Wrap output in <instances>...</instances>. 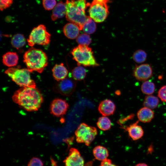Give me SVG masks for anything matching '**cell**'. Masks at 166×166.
<instances>
[{
    "mask_svg": "<svg viewBox=\"0 0 166 166\" xmlns=\"http://www.w3.org/2000/svg\"><path fill=\"white\" fill-rule=\"evenodd\" d=\"M16 103L28 111L38 110L43 101L40 91L36 88L21 87L16 91L12 96Z\"/></svg>",
    "mask_w": 166,
    "mask_h": 166,
    "instance_id": "6da1fadb",
    "label": "cell"
},
{
    "mask_svg": "<svg viewBox=\"0 0 166 166\" xmlns=\"http://www.w3.org/2000/svg\"><path fill=\"white\" fill-rule=\"evenodd\" d=\"M66 20L77 25L80 30L89 16L86 15L85 0H66Z\"/></svg>",
    "mask_w": 166,
    "mask_h": 166,
    "instance_id": "7a4b0ae2",
    "label": "cell"
},
{
    "mask_svg": "<svg viewBox=\"0 0 166 166\" xmlns=\"http://www.w3.org/2000/svg\"><path fill=\"white\" fill-rule=\"evenodd\" d=\"M23 61L31 73H41L48 64V58L42 50L32 47L25 53Z\"/></svg>",
    "mask_w": 166,
    "mask_h": 166,
    "instance_id": "3957f363",
    "label": "cell"
},
{
    "mask_svg": "<svg viewBox=\"0 0 166 166\" xmlns=\"http://www.w3.org/2000/svg\"><path fill=\"white\" fill-rule=\"evenodd\" d=\"M71 53L78 65L94 67L99 65L91 48L88 46L79 45L73 49Z\"/></svg>",
    "mask_w": 166,
    "mask_h": 166,
    "instance_id": "277c9868",
    "label": "cell"
},
{
    "mask_svg": "<svg viewBox=\"0 0 166 166\" xmlns=\"http://www.w3.org/2000/svg\"><path fill=\"white\" fill-rule=\"evenodd\" d=\"M5 73L13 81L21 87L36 88L35 83L31 79V72L28 69L10 67Z\"/></svg>",
    "mask_w": 166,
    "mask_h": 166,
    "instance_id": "5b68a950",
    "label": "cell"
},
{
    "mask_svg": "<svg viewBox=\"0 0 166 166\" xmlns=\"http://www.w3.org/2000/svg\"><path fill=\"white\" fill-rule=\"evenodd\" d=\"M109 0H93L90 5V17L96 22H103L109 14L108 3Z\"/></svg>",
    "mask_w": 166,
    "mask_h": 166,
    "instance_id": "8992f818",
    "label": "cell"
},
{
    "mask_svg": "<svg viewBox=\"0 0 166 166\" xmlns=\"http://www.w3.org/2000/svg\"><path fill=\"white\" fill-rule=\"evenodd\" d=\"M50 37L51 35L45 26L40 25L33 29L27 41L28 45L31 47L35 44L46 45L49 43Z\"/></svg>",
    "mask_w": 166,
    "mask_h": 166,
    "instance_id": "52a82bcc",
    "label": "cell"
},
{
    "mask_svg": "<svg viewBox=\"0 0 166 166\" xmlns=\"http://www.w3.org/2000/svg\"><path fill=\"white\" fill-rule=\"evenodd\" d=\"M75 134L78 143H84L89 146L95 139L97 131L95 127L83 123L79 125Z\"/></svg>",
    "mask_w": 166,
    "mask_h": 166,
    "instance_id": "ba28073f",
    "label": "cell"
},
{
    "mask_svg": "<svg viewBox=\"0 0 166 166\" xmlns=\"http://www.w3.org/2000/svg\"><path fill=\"white\" fill-rule=\"evenodd\" d=\"M54 86V90L65 96L71 95L74 92L76 87V82L73 79L66 77L58 81Z\"/></svg>",
    "mask_w": 166,
    "mask_h": 166,
    "instance_id": "9c48e42d",
    "label": "cell"
},
{
    "mask_svg": "<svg viewBox=\"0 0 166 166\" xmlns=\"http://www.w3.org/2000/svg\"><path fill=\"white\" fill-rule=\"evenodd\" d=\"M152 67L148 64L136 65L133 70V76L140 81H147L152 77Z\"/></svg>",
    "mask_w": 166,
    "mask_h": 166,
    "instance_id": "30bf717a",
    "label": "cell"
},
{
    "mask_svg": "<svg viewBox=\"0 0 166 166\" xmlns=\"http://www.w3.org/2000/svg\"><path fill=\"white\" fill-rule=\"evenodd\" d=\"M65 166H84V160L79 151L75 148L70 149L68 156L63 161Z\"/></svg>",
    "mask_w": 166,
    "mask_h": 166,
    "instance_id": "8fae6325",
    "label": "cell"
},
{
    "mask_svg": "<svg viewBox=\"0 0 166 166\" xmlns=\"http://www.w3.org/2000/svg\"><path fill=\"white\" fill-rule=\"evenodd\" d=\"M69 105L65 100L60 98L54 99L50 107L51 113L56 117L65 115L69 108Z\"/></svg>",
    "mask_w": 166,
    "mask_h": 166,
    "instance_id": "7c38bea8",
    "label": "cell"
},
{
    "mask_svg": "<svg viewBox=\"0 0 166 166\" xmlns=\"http://www.w3.org/2000/svg\"><path fill=\"white\" fill-rule=\"evenodd\" d=\"M139 122L138 120L129 126L124 128L128 132L129 136L134 140H139L144 135V130L142 127L138 124Z\"/></svg>",
    "mask_w": 166,
    "mask_h": 166,
    "instance_id": "4fadbf2b",
    "label": "cell"
},
{
    "mask_svg": "<svg viewBox=\"0 0 166 166\" xmlns=\"http://www.w3.org/2000/svg\"><path fill=\"white\" fill-rule=\"evenodd\" d=\"M116 109L114 103L111 100L105 99L99 104L98 110L99 112L103 116H109L113 115Z\"/></svg>",
    "mask_w": 166,
    "mask_h": 166,
    "instance_id": "5bb4252c",
    "label": "cell"
},
{
    "mask_svg": "<svg viewBox=\"0 0 166 166\" xmlns=\"http://www.w3.org/2000/svg\"><path fill=\"white\" fill-rule=\"evenodd\" d=\"M80 29L78 26L73 23L66 24L64 27L63 31L64 35L68 38L73 39L79 35Z\"/></svg>",
    "mask_w": 166,
    "mask_h": 166,
    "instance_id": "9a60e30c",
    "label": "cell"
},
{
    "mask_svg": "<svg viewBox=\"0 0 166 166\" xmlns=\"http://www.w3.org/2000/svg\"><path fill=\"white\" fill-rule=\"evenodd\" d=\"M154 115V113L151 109L145 107L140 109L137 113L138 120L144 123L150 122Z\"/></svg>",
    "mask_w": 166,
    "mask_h": 166,
    "instance_id": "2e32d148",
    "label": "cell"
},
{
    "mask_svg": "<svg viewBox=\"0 0 166 166\" xmlns=\"http://www.w3.org/2000/svg\"><path fill=\"white\" fill-rule=\"evenodd\" d=\"M53 75L55 79L59 81L66 78L68 71L63 63L56 64L52 69Z\"/></svg>",
    "mask_w": 166,
    "mask_h": 166,
    "instance_id": "e0dca14e",
    "label": "cell"
},
{
    "mask_svg": "<svg viewBox=\"0 0 166 166\" xmlns=\"http://www.w3.org/2000/svg\"><path fill=\"white\" fill-rule=\"evenodd\" d=\"M66 7L65 3L59 2L53 9L51 18L53 21L63 17L66 14Z\"/></svg>",
    "mask_w": 166,
    "mask_h": 166,
    "instance_id": "ac0fdd59",
    "label": "cell"
},
{
    "mask_svg": "<svg viewBox=\"0 0 166 166\" xmlns=\"http://www.w3.org/2000/svg\"><path fill=\"white\" fill-rule=\"evenodd\" d=\"M18 57L15 52H9L2 56V62L5 65L12 67L16 66L18 62Z\"/></svg>",
    "mask_w": 166,
    "mask_h": 166,
    "instance_id": "d6986e66",
    "label": "cell"
},
{
    "mask_svg": "<svg viewBox=\"0 0 166 166\" xmlns=\"http://www.w3.org/2000/svg\"><path fill=\"white\" fill-rule=\"evenodd\" d=\"M93 152L95 159L101 161L107 159L109 155L107 149L101 145L95 147L93 149Z\"/></svg>",
    "mask_w": 166,
    "mask_h": 166,
    "instance_id": "ffe728a7",
    "label": "cell"
},
{
    "mask_svg": "<svg viewBox=\"0 0 166 166\" xmlns=\"http://www.w3.org/2000/svg\"><path fill=\"white\" fill-rule=\"evenodd\" d=\"M159 103V100L158 97L152 95H147L144 99L143 105L151 109L157 107Z\"/></svg>",
    "mask_w": 166,
    "mask_h": 166,
    "instance_id": "44dd1931",
    "label": "cell"
},
{
    "mask_svg": "<svg viewBox=\"0 0 166 166\" xmlns=\"http://www.w3.org/2000/svg\"><path fill=\"white\" fill-rule=\"evenodd\" d=\"M11 43L13 47L18 49L24 46L25 45L26 38L23 34H16L12 37Z\"/></svg>",
    "mask_w": 166,
    "mask_h": 166,
    "instance_id": "7402d4cb",
    "label": "cell"
},
{
    "mask_svg": "<svg viewBox=\"0 0 166 166\" xmlns=\"http://www.w3.org/2000/svg\"><path fill=\"white\" fill-rule=\"evenodd\" d=\"M86 73L87 70L85 68L81 65H78L73 69L72 75L75 80L81 81L85 78Z\"/></svg>",
    "mask_w": 166,
    "mask_h": 166,
    "instance_id": "603a6c76",
    "label": "cell"
},
{
    "mask_svg": "<svg viewBox=\"0 0 166 166\" xmlns=\"http://www.w3.org/2000/svg\"><path fill=\"white\" fill-rule=\"evenodd\" d=\"M94 22L90 17H89L82 27V30L85 33L91 34L95 32L96 25Z\"/></svg>",
    "mask_w": 166,
    "mask_h": 166,
    "instance_id": "cb8c5ba5",
    "label": "cell"
},
{
    "mask_svg": "<svg viewBox=\"0 0 166 166\" xmlns=\"http://www.w3.org/2000/svg\"><path fill=\"white\" fill-rule=\"evenodd\" d=\"M155 89L154 83L150 81H146L142 83L141 87L142 92L147 95H150L153 94Z\"/></svg>",
    "mask_w": 166,
    "mask_h": 166,
    "instance_id": "d4e9b609",
    "label": "cell"
},
{
    "mask_svg": "<svg viewBox=\"0 0 166 166\" xmlns=\"http://www.w3.org/2000/svg\"><path fill=\"white\" fill-rule=\"evenodd\" d=\"M97 126L101 130L106 131L111 127L112 124L110 120L106 116H103L99 118L97 123Z\"/></svg>",
    "mask_w": 166,
    "mask_h": 166,
    "instance_id": "484cf974",
    "label": "cell"
},
{
    "mask_svg": "<svg viewBox=\"0 0 166 166\" xmlns=\"http://www.w3.org/2000/svg\"><path fill=\"white\" fill-rule=\"evenodd\" d=\"M147 53L142 49H138L133 54L132 59L133 61L137 63H141L144 62L146 60Z\"/></svg>",
    "mask_w": 166,
    "mask_h": 166,
    "instance_id": "4316f807",
    "label": "cell"
},
{
    "mask_svg": "<svg viewBox=\"0 0 166 166\" xmlns=\"http://www.w3.org/2000/svg\"><path fill=\"white\" fill-rule=\"evenodd\" d=\"M76 41L79 45L88 46L91 43V39L88 34L85 33L79 35Z\"/></svg>",
    "mask_w": 166,
    "mask_h": 166,
    "instance_id": "83f0119b",
    "label": "cell"
},
{
    "mask_svg": "<svg viewBox=\"0 0 166 166\" xmlns=\"http://www.w3.org/2000/svg\"><path fill=\"white\" fill-rule=\"evenodd\" d=\"M42 4L44 9L46 10H51L56 5V0H42Z\"/></svg>",
    "mask_w": 166,
    "mask_h": 166,
    "instance_id": "f1b7e54d",
    "label": "cell"
},
{
    "mask_svg": "<svg viewBox=\"0 0 166 166\" xmlns=\"http://www.w3.org/2000/svg\"><path fill=\"white\" fill-rule=\"evenodd\" d=\"M27 166H44V164L42 160L39 158L33 157L30 160Z\"/></svg>",
    "mask_w": 166,
    "mask_h": 166,
    "instance_id": "f546056e",
    "label": "cell"
},
{
    "mask_svg": "<svg viewBox=\"0 0 166 166\" xmlns=\"http://www.w3.org/2000/svg\"><path fill=\"white\" fill-rule=\"evenodd\" d=\"M158 96L162 101L166 102V85L160 89L158 92Z\"/></svg>",
    "mask_w": 166,
    "mask_h": 166,
    "instance_id": "4dcf8cb0",
    "label": "cell"
},
{
    "mask_svg": "<svg viewBox=\"0 0 166 166\" xmlns=\"http://www.w3.org/2000/svg\"><path fill=\"white\" fill-rule=\"evenodd\" d=\"M0 9L3 11L9 7L12 3L13 0H0Z\"/></svg>",
    "mask_w": 166,
    "mask_h": 166,
    "instance_id": "1f68e13d",
    "label": "cell"
},
{
    "mask_svg": "<svg viewBox=\"0 0 166 166\" xmlns=\"http://www.w3.org/2000/svg\"><path fill=\"white\" fill-rule=\"evenodd\" d=\"M99 166H117L112 163L111 160L107 159L102 161Z\"/></svg>",
    "mask_w": 166,
    "mask_h": 166,
    "instance_id": "d6a6232c",
    "label": "cell"
},
{
    "mask_svg": "<svg viewBox=\"0 0 166 166\" xmlns=\"http://www.w3.org/2000/svg\"><path fill=\"white\" fill-rule=\"evenodd\" d=\"M135 166H148L144 163H139L136 164Z\"/></svg>",
    "mask_w": 166,
    "mask_h": 166,
    "instance_id": "836d02e7",
    "label": "cell"
}]
</instances>
